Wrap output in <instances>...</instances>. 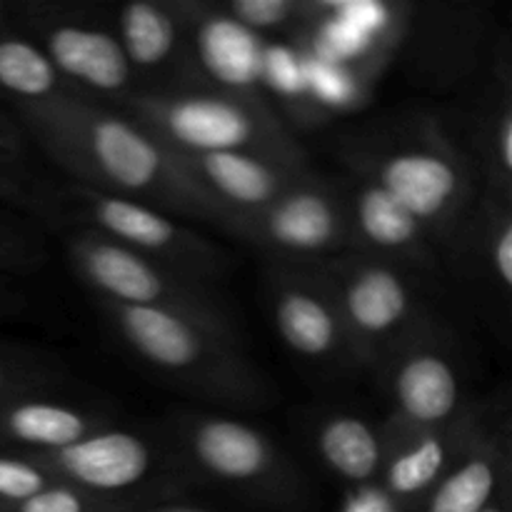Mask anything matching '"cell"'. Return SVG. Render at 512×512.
<instances>
[{
    "instance_id": "obj_25",
    "label": "cell",
    "mask_w": 512,
    "mask_h": 512,
    "mask_svg": "<svg viewBox=\"0 0 512 512\" xmlns=\"http://www.w3.org/2000/svg\"><path fill=\"white\" fill-rule=\"evenodd\" d=\"M220 10L250 33L298 38L310 18V0H215Z\"/></svg>"
},
{
    "instance_id": "obj_17",
    "label": "cell",
    "mask_w": 512,
    "mask_h": 512,
    "mask_svg": "<svg viewBox=\"0 0 512 512\" xmlns=\"http://www.w3.org/2000/svg\"><path fill=\"white\" fill-rule=\"evenodd\" d=\"M175 160L190 183L218 210L220 230L233 220L263 210L313 170L308 158L255 153H175Z\"/></svg>"
},
{
    "instance_id": "obj_21",
    "label": "cell",
    "mask_w": 512,
    "mask_h": 512,
    "mask_svg": "<svg viewBox=\"0 0 512 512\" xmlns=\"http://www.w3.org/2000/svg\"><path fill=\"white\" fill-rule=\"evenodd\" d=\"M305 435L315 458L345 490L378 483L388 445L383 425L355 410H318L305 420Z\"/></svg>"
},
{
    "instance_id": "obj_20",
    "label": "cell",
    "mask_w": 512,
    "mask_h": 512,
    "mask_svg": "<svg viewBox=\"0 0 512 512\" xmlns=\"http://www.w3.org/2000/svg\"><path fill=\"white\" fill-rule=\"evenodd\" d=\"M113 423L118 420L90 400L60 395V388L35 390L0 403V448L55 453Z\"/></svg>"
},
{
    "instance_id": "obj_5",
    "label": "cell",
    "mask_w": 512,
    "mask_h": 512,
    "mask_svg": "<svg viewBox=\"0 0 512 512\" xmlns=\"http://www.w3.org/2000/svg\"><path fill=\"white\" fill-rule=\"evenodd\" d=\"M133 123L175 153H255L308 158L273 103L225 90L140 93L120 108Z\"/></svg>"
},
{
    "instance_id": "obj_6",
    "label": "cell",
    "mask_w": 512,
    "mask_h": 512,
    "mask_svg": "<svg viewBox=\"0 0 512 512\" xmlns=\"http://www.w3.org/2000/svg\"><path fill=\"white\" fill-rule=\"evenodd\" d=\"M30 215L50 220L58 228L93 230L133 253L218 288L233 270L230 255L185 220L138 200L100 193L70 180L40 185Z\"/></svg>"
},
{
    "instance_id": "obj_9",
    "label": "cell",
    "mask_w": 512,
    "mask_h": 512,
    "mask_svg": "<svg viewBox=\"0 0 512 512\" xmlns=\"http://www.w3.org/2000/svg\"><path fill=\"white\" fill-rule=\"evenodd\" d=\"M60 243L90 300L128 308L175 310L218 328L238 330L233 310L218 285L155 263L93 230L60 228Z\"/></svg>"
},
{
    "instance_id": "obj_4",
    "label": "cell",
    "mask_w": 512,
    "mask_h": 512,
    "mask_svg": "<svg viewBox=\"0 0 512 512\" xmlns=\"http://www.w3.org/2000/svg\"><path fill=\"white\" fill-rule=\"evenodd\" d=\"M185 485H208L263 512H308L315 490L283 445L250 420L175 408L158 423Z\"/></svg>"
},
{
    "instance_id": "obj_14",
    "label": "cell",
    "mask_w": 512,
    "mask_h": 512,
    "mask_svg": "<svg viewBox=\"0 0 512 512\" xmlns=\"http://www.w3.org/2000/svg\"><path fill=\"white\" fill-rule=\"evenodd\" d=\"M443 268L470 303L508 338L512 303V195L480 188L463 223L443 245Z\"/></svg>"
},
{
    "instance_id": "obj_13",
    "label": "cell",
    "mask_w": 512,
    "mask_h": 512,
    "mask_svg": "<svg viewBox=\"0 0 512 512\" xmlns=\"http://www.w3.org/2000/svg\"><path fill=\"white\" fill-rule=\"evenodd\" d=\"M263 303L280 343L300 363L315 373L355 370L338 305L318 265L265 260Z\"/></svg>"
},
{
    "instance_id": "obj_19",
    "label": "cell",
    "mask_w": 512,
    "mask_h": 512,
    "mask_svg": "<svg viewBox=\"0 0 512 512\" xmlns=\"http://www.w3.org/2000/svg\"><path fill=\"white\" fill-rule=\"evenodd\" d=\"M185 20L190 58L205 90L265 98L260 78L268 40L228 18L215 0H185Z\"/></svg>"
},
{
    "instance_id": "obj_16",
    "label": "cell",
    "mask_w": 512,
    "mask_h": 512,
    "mask_svg": "<svg viewBox=\"0 0 512 512\" xmlns=\"http://www.w3.org/2000/svg\"><path fill=\"white\" fill-rule=\"evenodd\" d=\"M348 210L350 250L388 260L435 278L443 270L438 245L405 205H400L383 185L358 173L340 178Z\"/></svg>"
},
{
    "instance_id": "obj_2",
    "label": "cell",
    "mask_w": 512,
    "mask_h": 512,
    "mask_svg": "<svg viewBox=\"0 0 512 512\" xmlns=\"http://www.w3.org/2000/svg\"><path fill=\"white\" fill-rule=\"evenodd\" d=\"M115 343L138 365L188 398L225 410L278 403L273 380L245 353L238 330L163 308H128L93 300Z\"/></svg>"
},
{
    "instance_id": "obj_23",
    "label": "cell",
    "mask_w": 512,
    "mask_h": 512,
    "mask_svg": "<svg viewBox=\"0 0 512 512\" xmlns=\"http://www.w3.org/2000/svg\"><path fill=\"white\" fill-rule=\"evenodd\" d=\"M493 70V83L475 110L473 145L475 170L480 188L512 195V63L508 43H503Z\"/></svg>"
},
{
    "instance_id": "obj_24",
    "label": "cell",
    "mask_w": 512,
    "mask_h": 512,
    "mask_svg": "<svg viewBox=\"0 0 512 512\" xmlns=\"http://www.w3.org/2000/svg\"><path fill=\"white\" fill-rule=\"evenodd\" d=\"M63 95H78L55 73L43 50L20 33L8 15V3L0 0V100L8 110L50 103Z\"/></svg>"
},
{
    "instance_id": "obj_18",
    "label": "cell",
    "mask_w": 512,
    "mask_h": 512,
    "mask_svg": "<svg viewBox=\"0 0 512 512\" xmlns=\"http://www.w3.org/2000/svg\"><path fill=\"white\" fill-rule=\"evenodd\" d=\"M493 425L488 405L473 400L450 423L408 435L388 450L380 488L405 512H413Z\"/></svg>"
},
{
    "instance_id": "obj_15",
    "label": "cell",
    "mask_w": 512,
    "mask_h": 512,
    "mask_svg": "<svg viewBox=\"0 0 512 512\" xmlns=\"http://www.w3.org/2000/svg\"><path fill=\"white\" fill-rule=\"evenodd\" d=\"M100 5L143 93L205 90L190 58L185 0Z\"/></svg>"
},
{
    "instance_id": "obj_33",
    "label": "cell",
    "mask_w": 512,
    "mask_h": 512,
    "mask_svg": "<svg viewBox=\"0 0 512 512\" xmlns=\"http://www.w3.org/2000/svg\"><path fill=\"white\" fill-rule=\"evenodd\" d=\"M0 140L8 145H15V148H30L23 130H20V125L15 123V118L3 103H0Z\"/></svg>"
},
{
    "instance_id": "obj_35",
    "label": "cell",
    "mask_w": 512,
    "mask_h": 512,
    "mask_svg": "<svg viewBox=\"0 0 512 512\" xmlns=\"http://www.w3.org/2000/svg\"><path fill=\"white\" fill-rule=\"evenodd\" d=\"M510 503H512V493H510V490H505V493L500 495V498L495 500V503L490 505L488 510H483V512H512L510 510Z\"/></svg>"
},
{
    "instance_id": "obj_22",
    "label": "cell",
    "mask_w": 512,
    "mask_h": 512,
    "mask_svg": "<svg viewBox=\"0 0 512 512\" xmlns=\"http://www.w3.org/2000/svg\"><path fill=\"white\" fill-rule=\"evenodd\" d=\"M512 478V440L508 418L495 423L465 458L420 500L413 512H483Z\"/></svg>"
},
{
    "instance_id": "obj_27",
    "label": "cell",
    "mask_w": 512,
    "mask_h": 512,
    "mask_svg": "<svg viewBox=\"0 0 512 512\" xmlns=\"http://www.w3.org/2000/svg\"><path fill=\"white\" fill-rule=\"evenodd\" d=\"M63 385V370L55 360L15 345H0V403L35 390H53Z\"/></svg>"
},
{
    "instance_id": "obj_30",
    "label": "cell",
    "mask_w": 512,
    "mask_h": 512,
    "mask_svg": "<svg viewBox=\"0 0 512 512\" xmlns=\"http://www.w3.org/2000/svg\"><path fill=\"white\" fill-rule=\"evenodd\" d=\"M40 185L43 183H38L30 168L28 148H15L0 140V203L23 208L30 215Z\"/></svg>"
},
{
    "instance_id": "obj_31",
    "label": "cell",
    "mask_w": 512,
    "mask_h": 512,
    "mask_svg": "<svg viewBox=\"0 0 512 512\" xmlns=\"http://www.w3.org/2000/svg\"><path fill=\"white\" fill-rule=\"evenodd\" d=\"M30 310L28 275L0 268V318H15Z\"/></svg>"
},
{
    "instance_id": "obj_11",
    "label": "cell",
    "mask_w": 512,
    "mask_h": 512,
    "mask_svg": "<svg viewBox=\"0 0 512 512\" xmlns=\"http://www.w3.org/2000/svg\"><path fill=\"white\" fill-rule=\"evenodd\" d=\"M458 333L433 318L400 343L375 370L390 415L380 420L388 450L403 438L458 418L473 398L465 388V360Z\"/></svg>"
},
{
    "instance_id": "obj_34",
    "label": "cell",
    "mask_w": 512,
    "mask_h": 512,
    "mask_svg": "<svg viewBox=\"0 0 512 512\" xmlns=\"http://www.w3.org/2000/svg\"><path fill=\"white\" fill-rule=\"evenodd\" d=\"M135 512H218V510L203 508V505H195V503H185L183 498H168V500H158V503L143 505V508H138Z\"/></svg>"
},
{
    "instance_id": "obj_26",
    "label": "cell",
    "mask_w": 512,
    "mask_h": 512,
    "mask_svg": "<svg viewBox=\"0 0 512 512\" xmlns=\"http://www.w3.org/2000/svg\"><path fill=\"white\" fill-rule=\"evenodd\" d=\"M48 260L43 228L28 213L0 208V268L20 275H33Z\"/></svg>"
},
{
    "instance_id": "obj_28",
    "label": "cell",
    "mask_w": 512,
    "mask_h": 512,
    "mask_svg": "<svg viewBox=\"0 0 512 512\" xmlns=\"http://www.w3.org/2000/svg\"><path fill=\"white\" fill-rule=\"evenodd\" d=\"M53 480L33 455L0 448V510L33 498Z\"/></svg>"
},
{
    "instance_id": "obj_10",
    "label": "cell",
    "mask_w": 512,
    "mask_h": 512,
    "mask_svg": "<svg viewBox=\"0 0 512 512\" xmlns=\"http://www.w3.org/2000/svg\"><path fill=\"white\" fill-rule=\"evenodd\" d=\"M33 458L60 483L135 510L188 490L158 425L113 423L68 448Z\"/></svg>"
},
{
    "instance_id": "obj_8",
    "label": "cell",
    "mask_w": 512,
    "mask_h": 512,
    "mask_svg": "<svg viewBox=\"0 0 512 512\" xmlns=\"http://www.w3.org/2000/svg\"><path fill=\"white\" fill-rule=\"evenodd\" d=\"M10 23L28 35L73 93L108 108L143 93L100 3L5 0Z\"/></svg>"
},
{
    "instance_id": "obj_3",
    "label": "cell",
    "mask_w": 512,
    "mask_h": 512,
    "mask_svg": "<svg viewBox=\"0 0 512 512\" xmlns=\"http://www.w3.org/2000/svg\"><path fill=\"white\" fill-rule=\"evenodd\" d=\"M348 173L383 185L415 215L438 250L455 233L480 190L470 155L433 115L390 118L340 143Z\"/></svg>"
},
{
    "instance_id": "obj_32",
    "label": "cell",
    "mask_w": 512,
    "mask_h": 512,
    "mask_svg": "<svg viewBox=\"0 0 512 512\" xmlns=\"http://www.w3.org/2000/svg\"><path fill=\"white\" fill-rule=\"evenodd\" d=\"M340 512H405L380 488V483L363 485V488L345 490V500Z\"/></svg>"
},
{
    "instance_id": "obj_29",
    "label": "cell",
    "mask_w": 512,
    "mask_h": 512,
    "mask_svg": "<svg viewBox=\"0 0 512 512\" xmlns=\"http://www.w3.org/2000/svg\"><path fill=\"white\" fill-rule=\"evenodd\" d=\"M0 512H135V508L123 503H110V500L95 498L83 493L68 483L53 480L48 488L35 493L33 498L23 500L18 505H10Z\"/></svg>"
},
{
    "instance_id": "obj_1",
    "label": "cell",
    "mask_w": 512,
    "mask_h": 512,
    "mask_svg": "<svg viewBox=\"0 0 512 512\" xmlns=\"http://www.w3.org/2000/svg\"><path fill=\"white\" fill-rule=\"evenodd\" d=\"M28 145L70 183L138 200L185 223L220 228V215L190 183L173 150L120 110L83 95L13 108Z\"/></svg>"
},
{
    "instance_id": "obj_12",
    "label": "cell",
    "mask_w": 512,
    "mask_h": 512,
    "mask_svg": "<svg viewBox=\"0 0 512 512\" xmlns=\"http://www.w3.org/2000/svg\"><path fill=\"white\" fill-rule=\"evenodd\" d=\"M223 233L260 250L273 263L318 265L348 253V210L340 180L310 170L263 210L225 225Z\"/></svg>"
},
{
    "instance_id": "obj_7",
    "label": "cell",
    "mask_w": 512,
    "mask_h": 512,
    "mask_svg": "<svg viewBox=\"0 0 512 512\" xmlns=\"http://www.w3.org/2000/svg\"><path fill=\"white\" fill-rule=\"evenodd\" d=\"M318 270L338 305L355 370L375 375L400 343L438 318L430 278L403 265L348 250L318 263Z\"/></svg>"
}]
</instances>
